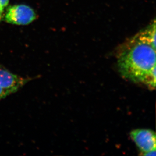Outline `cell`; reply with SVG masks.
Wrapping results in <instances>:
<instances>
[{"label": "cell", "mask_w": 156, "mask_h": 156, "mask_svg": "<svg viewBox=\"0 0 156 156\" xmlns=\"http://www.w3.org/2000/svg\"><path fill=\"white\" fill-rule=\"evenodd\" d=\"M130 136L144 156L156 150V134L152 130L136 129L131 131Z\"/></svg>", "instance_id": "3957f363"}, {"label": "cell", "mask_w": 156, "mask_h": 156, "mask_svg": "<svg viewBox=\"0 0 156 156\" xmlns=\"http://www.w3.org/2000/svg\"><path fill=\"white\" fill-rule=\"evenodd\" d=\"M36 18L34 9L25 5H15L8 9L4 19L9 23L18 25H27Z\"/></svg>", "instance_id": "7a4b0ae2"}, {"label": "cell", "mask_w": 156, "mask_h": 156, "mask_svg": "<svg viewBox=\"0 0 156 156\" xmlns=\"http://www.w3.org/2000/svg\"><path fill=\"white\" fill-rule=\"evenodd\" d=\"M28 81V79L16 75L0 67V87L10 91L11 94L17 91Z\"/></svg>", "instance_id": "277c9868"}, {"label": "cell", "mask_w": 156, "mask_h": 156, "mask_svg": "<svg viewBox=\"0 0 156 156\" xmlns=\"http://www.w3.org/2000/svg\"><path fill=\"white\" fill-rule=\"evenodd\" d=\"M156 48L139 34L124 44L117 56V66L123 78L156 87Z\"/></svg>", "instance_id": "6da1fadb"}, {"label": "cell", "mask_w": 156, "mask_h": 156, "mask_svg": "<svg viewBox=\"0 0 156 156\" xmlns=\"http://www.w3.org/2000/svg\"><path fill=\"white\" fill-rule=\"evenodd\" d=\"M9 0H0V20L2 17L3 12L5 8L9 4Z\"/></svg>", "instance_id": "5b68a950"}, {"label": "cell", "mask_w": 156, "mask_h": 156, "mask_svg": "<svg viewBox=\"0 0 156 156\" xmlns=\"http://www.w3.org/2000/svg\"><path fill=\"white\" fill-rule=\"evenodd\" d=\"M11 94H12L10 91L0 87V100L4 99L7 96H9Z\"/></svg>", "instance_id": "8992f818"}]
</instances>
